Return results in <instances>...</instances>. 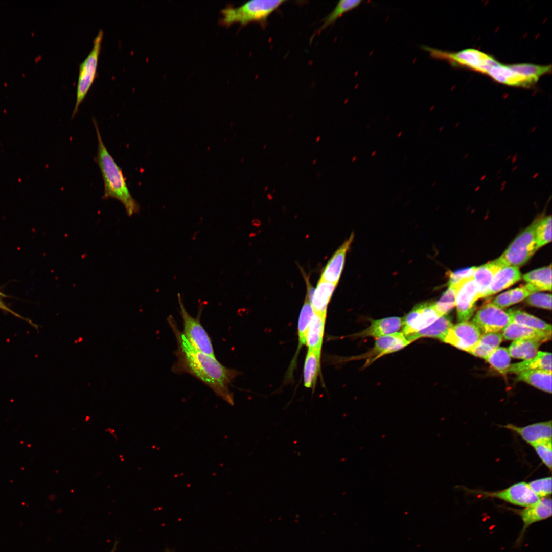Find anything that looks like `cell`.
<instances>
[{
  "mask_svg": "<svg viewBox=\"0 0 552 552\" xmlns=\"http://www.w3.org/2000/svg\"><path fill=\"white\" fill-rule=\"evenodd\" d=\"M167 321L175 337L176 361L172 371L176 374H189L210 387L218 397L234 405V397L229 385L238 372L220 363L216 357L207 355L194 347L179 329L174 318L170 315Z\"/></svg>",
  "mask_w": 552,
  "mask_h": 552,
  "instance_id": "1",
  "label": "cell"
},
{
  "mask_svg": "<svg viewBox=\"0 0 552 552\" xmlns=\"http://www.w3.org/2000/svg\"><path fill=\"white\" fill-rule=\"evenodd\" d=\"M96 132L98 148L95 158L100 168L104 183L102 198H113L124 206L129 217L140 211V206L129 190L122 169L110 154L102 140L97 121L93 119Z\"/></svg>",
  "mask_w": 552,
  "mask_h": 552,
  "instance_id": "2",
  "label": "cell"
},
{
  "mask_svg": "<svg viewBox=\"0 0 552 552\" xmlns=\"http://www.w3.org/2000/svg\"><path fill=\"white\" fill-rule=\"evenodd\" d=\"M285 2L283 0H253L237 8H226L221 11V24L229 26L238 22L245 26L257 22L265 27L269 16Z\"/></svg>",
  "mask_w": 552,
  "mask_h": 552,
  "instance_id": "3",
  "label": "cell"
},
{
  "mask_svg": "<svg viewBox=\"0 0 552 552\" xmlns=\"http://www.w3.org/2000/svg\"><path fill=\"white\" fill-rule=\"evenodd\" d=\"M421 48L429 53L434 59L445 60L454 66H461L486 74L499 62L493 57L475 49H466L451 52L434 48L422 45Z\"/></svg>",
  "mask_w": 552,
  "mask_h": 552,
  "instance_id": "4",
  "label": "cell"
},
{
  "mask_svg": "<svg viewBox=\"0 0 552 552\" xmlns=\"http://www.w3.org/2000/svg\"><path fill=\"white\" fill-rule=\"evenodd\" d=\"M536 219L522 231L497 258L504 266L519 267L525 264L538 249L536 238Z\"/></svg>",
  "mask_w": 552,
  "mask_h": 552,
  "instance_id": "5",
  "label": "cell"
},
{
  "mask_svg": "<svg viewBox=\"0 0 552 552\" xmlns=\"http://www.w3.org/2000/svg\"><path fill=\"white\" fill-rule=\"evenodd\" d=\"M103 37V31L100 29L94 40L91 51L79 65L76 103L72 118L78 112L80 104L85 98L96 78Z\"/></svg>",
  "mask_w": 552,
  "mask_h": 552,
  "instance_id": "6",
  "label": "cell"
},
{
  "mask_svg": "<svg viewBox=\"0 0 552 552\" xmlns=\"http://www.w3.org/2000/svg\"><path fill=\"white\" fill-rule=\"evenodd\" d=\"M177 296L180 314L183 321V331L181 332L184 336L198 350L216 357L211 338L200 321L203 307H200L197 317H194L186 309L180 294L178 293Z\"/></svg>",
  "mask_w": 552,
  "mask_h": 552,
  "instance_id": "7",
  "label": "cell"
},
{
  "mask_svg": "<svg viewBox=\"0 0 552 552\" xmlns=\"http://www.w3.org/2000/svg\"><path fill=\"white\" fill-rule=\"evenodd\" d=\"M511 322L508 311L498 308L492 303L486 304L480 308L472 320V323L483 334L503 331Z\"/></svg>",
  "mask_w": 552,
  "mask_h": 552,
  "instance_id": "8",
  "label": "cell"
},
{
  "mask_svg": "<svg viewBox=\"0 0 552 552\" xmlns=\"http://www.w3.org/2000/svg\"><path fill=\"white\" fill-rule=\"evenodd\" d=\"M441 316L434 303L417 304L402 318V333L407 337L426 328Z\"/></svg>",
  "mask_w": 552,
  "mask_h": 552,
  "instance_id": "9",
  "label": "cell"
},
{
  "mask_svg": "<svg viewBox=\"0 0 552 552\" xmlns=\"http://www.w3.org/2000/svg\"><path fill=\"white\" fill-rule=\"evenodd\" d=\"M456 288V307L459 322L468 321L473 315L478 300V289L473 276L459 280Z\"/></svg>",
  "mask_w": 552,
  "mask_h": 552,
  "instance_id": "10",
  "label": "cell"
},
{
  "mask_svg": "<svg viewBox=\"0 0 552 552\" xmlns=\"http://www.w3.org/2000/svg\"><path fill=\"white\" fill-rule=\"evenodd\" d=\"M481 335L480 330L472 322L461 321L452 325L441 341L469 353Z\"/></svg>",
  "mask_w": 552,
  "mask_h": 552,
  "instance_id": "11",
  "label": "cell"
},
{
  "mask_svg": "<svg viewBox=\"0 0 552 552\" xmlns=\"http://www.w3.org/2000/svg\"><path fill=\"white\" fill-rule=\"evenodd\" d=\"M411 343L401 332H395L378 337L373 348L360 358L366 359L364 367L382 356L398 351Z\"/></svg>",
  "mask_w": 552,
  "mask_h": 552,
  "instance_id": "12",
  "label": "cell"
},
{
  "mask_svg": "<svg viewBox=\"0 0 552 552\" xmlns=\"http://www.w3.org/2000/svg\"><path fill=\"white\" fill-rule=\"evenodd\" d=\"M485 495L498 498L511 504L527 507L536 503L540 498L525 482L515 484L509 488L495 492L486 493Z\"/></svg>",
  "mask_w": 552,
  "mask_h": 552,
  "instance_id": "13",
  "label": "cell"
},
{
  "mask_svg": "<svg viewBox=\"0 0 552 552\" xmlns=\"http://www.w3.org/2000/svg\"><path fill=\"white\" fill-rule=\"evenodd\" d=\"M354 239L352 233L328 261L320 279L337 285L342 274L347 253Z\"/></svg>",
  "mask_w": 552,
  "mask_h": 552,
  "instance_id": "14",
  "label": "cell"
},
{
  "mask_svg": "<svg viewBox=\"0 0 552 552\" xmlns=\"http://www.w3.org/2000/svg\"><path fill=\"white\" fill-rule=\"evenodd\" d=\"M494 81L508 86L528 87L537 82L513 70L510 65L498 62L487 73Z\"/></svg>",
  "mask_w": 552,
  "mask_h": 552,
  "instance_id": "15",
  "label": "cell"
},
{
  "mask_svg": "<svg viewBox=\"0 0 552 552\" xmlns=\"http://www.w3.org/2000/svg\"><path fill=\"white\" fill-rule=\"evenodd\" d=\"M502 337L506 340L528 339L540 343L551 339V332L537 330L527 326L511 322L503 330Z\"/></svg>",
  "mask_w": 552,
  "mask_h": 552,
  "instance_id": "16",
  "label": "cell"
},
{
  "mask_svg": "<svg viewBox=\"0 0 552 552\" xmlns=\"http://www.w3.org/2000/svg\"><path fill=\"white\" fill-rule=\"evenodd\" d=\"M523 523L520 537L532 524L545 520L551 516V499L548 497L540 499L536 503L519 512Z\"/></svg>",
  "mask_w": 552,
  "mask_h": 552,
  "instance_id": "17",
  "label": "cell"
},
{
  "mask_svg": "<svg viewBox=\"0 0 552 552\" xmlns=\"http://www.w3.org/2000/svg\"><path fill=\"white\" fill-rule=\"evenodd\" d=\"M520 435L531 445L546 439H551V421L539 422L524 427L509 424L503 426Z\"/></svg>",
  "mask_w": 552,
  "mask_h": 552,
  "instance_id": "18",
  "label": "cell"
},
{
  "mask_svg": "<svg viewBox=\"0 0 552 552\" xmlns=\"http://www.w3.org/2000/svg\"><path fill=\"white\" fill-rule=\"evenodd\" d=\"M402 318L394 316L371 320L370 325L357 333L359 337H379L396 332L402 327Z\"/></svg>",
  "mask_w": 552,
  "mask_h": 552,
  "instance_id": "19",
  "label": "cell"
},
{
  "mask_svg": "<svg viewBox=\"0 0 552 552\" xmlns=\"http://www.w3.org/2000/svg\"><path fill=\"white\" fill-rule=\"evenodd\" d=\"M521 279L519 268L505 266L499 270L494 275L484 298L496 294L513 285Z\"/></svg>",
  "mask_w": 552,
  "mask_h": 552,
  "instance_id": "20",
  "label": "cell"
},
{
  "mask_svg": "<svg viewBox=\"0 0 552 552\" xmlns=\"http://www.w3.org/2000/svg\"><path fill=\"white\" fill-rule=\"evenodd\" d=\"M504 266L496 259L479 267H477L473 279L478 289V299L484 298L495 274Z\"/></svg>",
  "mask_w": 552,
  "mask_h": 552,
  "instance_id": "21",
  "label": "cell"
},
{
  "mask_svg": "<svg viewBox=\"0 0 552 552\" xmlns=\"http://www.w3.org/2000/svg\"><path fill=\"white\" fill-rule=\"evenodd\" d=\"M336 286L335 284L319 279L309 298L315 312L323 315L327 314L328 305Z\"/></svg>",
  "mask_w": 552,
  "mask_h": 552,
  "instance_id": "22",
  "label": "cell"
},
{
  "mask_svg": "<svg viewBox=\"0 0 552 552\" xmlns=\"http://www.w3.org/2000/svg\"><path fill=\"white\" fill-rule=\"evenodd\" d=\"M326 318V315L314 312L306 334V343L308 350L321 353Z\"/></svg>",
  "mask_w": 552,
  "mask_h": 552,
  "instance_id": "23",
  "label": "cell"
},
{
  "mask_svg": "<svg viewBox=\"0 0 552 552\" xmlns=\"http://www.w3.org/2000/svg\"><path fill=\"white\" fill-rule=\"evenodd\" d=\"M551 371V354L538 351L534 357L516 363L510 364L508 373L518 374L521 372L532 370Z\"/></svg>",
  "mask_w": 552,
  "mask_h": 552,
  "instance_id": "24",
  "label": "cell"
},
{
  "mask_svg": "<svg viewBox=\"0 0 552 552\" xmlns=\"http://www.w3.org/2000/svg\"><path fill=\"white\" fill-rule=\"evenodd\" d=\"M534 293L551 290V265L531 271L523 276Z\"/></svg>",
  "mask_w": 552,
  "mask_h": 552,
  "instance_id": "25",
  "label": "cell"
},
{
  "mask_svg": "<svg viewBox=\"0 0 552 552\" xmlns=\"http://www.w3.org/2000/svg\"><path fill=\"white\" fill-rule=\"evenodd\" d=\"M452 325L449 317L446 315H443L426 328L406 338L411 342L422 337L435 338L442 340Z\"/></svg>",
  "mask_w": 552,
  "mask_h": 552,
  "instance_id": "26",
  "label": "cell"
},
{
  "mask_svg": "<svg viewBox=\"0 0 552 552\" xmlns=\"http://www.w3.org/2000/svg\"><path fill=\"white\" fill-rule=\"evenodd\" d=\"M517 379L525 382L540 390L551 393V371L532 370L521 372Z\"/></svg>",
  "mask_w": 552,
  "mask_h": 552,
  "instance_id": "27",
  "label": "cell"
},
{
  "mask_svg": "<svg viewBox=\"0 0 552 552\" xmlns=\"http://www.w3.org/2000/svg\"><path fill=\"white\" fill-rule=\"evenodd\" d=\"M502 338V334L499 332L484 333L469 353L485 359L499 347Z\"/></svg>",
  "mask_w": 552,
  "mask_h": 552,
  "instance_id": "28",
  "label": "cell"
},
{
  "mask_svg": "<svg viewBox=\"0 0 552 552\" xmlns=\"http://www.w3.org/2000/svg\"><path fill=\"white\" fill-rule=\"evenodd\" d=\"M541 343L533 340L518 339L513 341L508 350L510 357L525 360L536 355Z\"/></svg>",
  "mask_w": 552,
  "mask_h": 552,
  "instance_id": "29",
  "label": "cell"
},
{
  "mask_svg": "<svg viewBox=\"0 0 552 552\" xmlns=\"http://www.w3.org/2000/svg\"><path fill=\"white\" fill-rule=\"evenodd\" d=\"M320 353L308 350L304 366V385L311 388L314 385L320 368Z\"/></svg>",
  "mask_w": 552,
  "mask_h": 552,
  "instance_id": "30",
  "label": "cell"
},
{
  "mask_svg": "<svg viewBox=\"0 0 552 552\" xmlns=\"http://www.w3.org/2000/svg\"><path fill=\"white\" fill-rule=\"evenodd\" d=\"M511 321L546 332H551L550 324L521 310H509Z\"/></svg>",
  "mask_w": 552,
  "mask_h": 552,
  "instance_id": "31",
  "label": "cell"
},
{
  "mask_svg": "<svg viewBox=\"0 0 552 552\" xmlns=\"http://www.w3.org/2000/svg\"><path fill=\"white\" fill-rule=\"evenodd\" d=\"M361 0H341L338 2L333 11L324 19V22L317 33L333 24L342 15L358 7L362 3Z\"/></svg>",
  "mask_w": 552,
  "mask_h": 552,
  "instance_id": "32",
  "label": "cell"
},
{
  "mask_svg": "<svg viewBox=\"0 0 552 552\" xmlns=\"http://www.w3.org/2000/svg\"><path fill=\"white\" fill-rule=\"evenodd\" d=\"M313 309L306 294L305 302L301 310L298 322V346L297 352L306 343V334L309 323L314 314Z\"/></svg>",
  "mask_w": 552,
  "mask_h": 552,
  "instance_id": "33",
  "label": "cell"
},
{
  "mask_svg": "<svg viewBox=\"0 0 552 552\" xmlns=\"http://www.w3.org/2000/svg\"><path fill=\"white\" fill-rule=\"evenodd\" d=\"M485 360L501 374L505 375L508 373L511 357L507 348H497Z\"/></svg>",
  "mask_w": 552,
  "mask_h": 552,
  "instance_id": "34",
  "label": "cell"
},
{
  "mask_svg": "<svg viewBox=\"0 0 552 552\" xmlns=\"http://www.w3.org/2000/svg\"><path fill=\"white\" fill-rule=\"evenodd\" d=\"M510 65L515 71L536 82L542 76L550 73L551 70L550 65H540L532 63H518Z\"/></svg>",
  "mask_w": 552,
  "mask_h": 552,
  "instance_id": "35",
  "label": "cell"
},
{
  "mask_svg": "<svg viewBox=\"0 0 552 552\" xmlns=\"http://www.w3.org/2000/svg\"><path fill=\"white\" fill-rule=\"evenodd\" d=\"M536 238L538 249L551 242V215L539 219L536 228Z\"/></svg>",
  "mask_w": 552,
  "mask_h": 552,
  "instance_id": "36",
  "label": "cell"
},
{
  "mask_svg": "<svg viewBox=\"0 0 552 552\" xmlns=\"http://www.w3.org/2000/svg\"><path fill=\"white\" fill-rule=\"evenodd\" d=\"M435 308L442 316L446 315L450 310L456 306V288L453 286H449L440 300L434 303Z\"/></svg>",
  "mask_w": 552,
  "mask_h": 552,
  "instance_id": "37",
  "label": "cell"
},
{
  "mask_svg": "<svg viewBox=\"0 0 552 552\" xmlns=\"http://www.w3.org/2000/svg\"><path fill=\"white\" fill-rule=\"evenodd\" d=\"M532 446L544 464L551 470L552 466L551 439L543 440L532 444Z\"/></svg>",
  "mask_w": 552,
  "mask_h": 552,
  "instance_id": "38",
  "label": "cell"
},
{
  "mask_svg": "<svg viewBox=\"0 0 552 552\" xmlns=\"http://www.w3.org/2000/svg\"><path fill=\"white\" fill-rule=\"evenodd\" d=\"M528 484L539 498L546 497L551 494V477L536 479Z\"/></svg>",
  "mask_w": 552,
  "mask_h": 552,
  "instance_id": "39",
  "label": "cell"
},
{
  "mask_svg": "<svg viewBox=\"0 0 552 552\" xmlns=\"http://www.w3.org/2000/svg\"><path fill=\"white\" fill-rule=\"evenodd\" d=\"M526 303L532 306L551 310V295L550 294L536 292L527 298Z\"/></svg>",
  "mask_w": 552,
  "mask_h": 552,
  "instance_id": "40",
  "label": "cell"
},
{
  "mask_svg": "<svg viewBox=\"0 0 552 552\" xmlns=\"http://www.w3.org/2000/svg\"><path fill=\"white\" fill-rule=\"evenodd\" d=\"M476 267H472L470 268H466L463 270L449 273V279L448 282L449 286L455 284L462 279L470 278L473 276V274L476 269Z\"/></svg>",
  "mask_w": 552,
  "mask_h": 552,
  "instance_id": "41",
  "label": "cell"
},
{
  "mask_svg": "<svg viewBox=\"0 0 552 552\" xmlns=\"http://www.w3.org/2000/svg\"><path fill=\"white\" fill-rule=\"evenodd\" d=\"M511 304L518 303L526 298L532 294L531 292L525 285L510 290Z\"/></svg>",
  "mask_w": 552,
  "mask_h": 552,
  "instance_id": "42",
  "label": "cell"
},
{
  "mask_svg": "<svg viewBox=\"0 0 552 552\" xmlns=\"http://www.w3.org/2000/svg\"><path fill=\"white\" fill-rule=\"evenodd\" d=\"M492 303L501 309L512 305L510 290L496 296L493 300Z\"/></svg>",
  "mask_w": 552,
  "mask_h": 552,
  "instance_id": "43",
  "label": "cell"
},
{
  "mask_svg": "<svg viewBox=\"0 0 552 552\" xmlns=\"http://www.w3.org/2000/svg\"><path fill=\"white\" fill-rule=\"evenodd\" d=\"M2 296H5V295H4L3 294H2V293H1L0 292V309L2 310L3 311H6V312H8L9 313H11L13 315L15 316V317H18L19 318L25 320V321L28 322L30 324H31V325L33 326H34L35 327H37V326L36 325H35L34 323H32V322L30 319L24 318V317L21 316L20 314H19L17 313L16 312H14L12 309H11L9 307H8L5 304V303L3 302L2 298H1Z\"/></svg>",
  "mask_w": 552,
  "mask_h": 552,
  "instance_id": "44",
  "label": "cell"
},
{
  "mask_svg": "<svg viewBox=\"0 0 552 552\" xmlns=\"http://www.w3.org/2000/svg\"><path fill=\"white\" fill-rule=\"evenodd\" d=\"M517 154H516L514 155L512 157V159H511V162L513 164H514L517 161Z\"/></svg>",
  "mask_w": 552,
  "mask_h": 552,
  "instance_id": "45",
  "label": "cell"
},
{
  "mask_svg": "<svg viewBox=\"0 0 552 552\" xmlns=\"http://www.w3.org/2000/svg\"><path fill=\"white\" fill-rule=\"evenodd\" d=\"M538 175H539V173L537 172V173H536L535 174H534V175L533 176V178L535 179L536 178H537L538 176Z\"/></svg>",
  "mask_w": 552,
  "mask_h": 552,
  "instance_id": "46",
  "label": "cell"
},
{
  "mask_svg": "<svg viewBox=\"0 0 552 552\" xmlns=\"http://www.w3.org/2000/svg\"><path fill=\"white\" fill-rule=\"evenodd\" d=\"M506 184H507V181H506V180H504V181H503V182H502V183H501V187H503V186H505V185H506Z\"/></svg>",
  "mask_w": 552,
  "mask_h": 552,
  "instance_id": "47",
  "label": "cell"
},
{
  "mask_svg": "<svg viewBox=\"0 0 552 552\" xmlns=\"http://www.w3.org/2000/svg\"><path fill=\"white\" fill-rule=\"evenodd\" d=\"M480 186H478L474 189V191H476V192L478 191L480 189Z\"/></svg>",
  "mask_w": 552,
  "mask_h": 552,
  "instance_id": "48",
  "label": "cell"
},
{
  "mask_svg": "<svg viewBox=\"0 0 552 552\" xmlns=\"http://www.w3.org/2000/svg\"><path fill=\"white\" fill-rule=\"evenodd\" d=\"M486 175H484L483 176H482L481 177V178H480V180L481 181H482V180H484V179H485L486 178Z\"/></svg>",
  "mask_w": 552,
  "mask_h": 552,
  "instance_id": "49",
  "label": "cell"
},
{
  "mask_svg": "<svg viewBox=\"0 0 552 552\" xmlns=\"http://www.w3.org/2000/svg\"><path fill=\"white\" fill-rule=\"evenodd\" d=\"M517 166H514V167H513L512 168V169H511V170H512V171H515V170H516L517 169Z\"/></svg>",
  "mask_w": 552,
  "mask_h": 552,
  "instance_id": "50",
  "label": "cell"
},
{
  "mask_svg": "<svg viewBox=\"0 0 552 552\" xmlns=\"http://www.w3.org/2000/svg\"><path fill=\"white\" fill-rule=\"evenodd\" d=\"M536 129H537V127H536V126H535V127H533V128H532V129H531V132H533L535 131V130H536Z\"/></svg>",
  "mask_w": 552,
  "mask_h": 552,
  "instance_id": "51",
  "label": "cell"
},
{
  "mask_svg": "<svg viewBox=\"0 0 552 552\" xmlns=\"http://www.w3.org/2000/svg\"><path fill=\"white\" fill-rule=\"evenodd\" d=\"M505 187V186L501 187V188L500 189V191H502L504 190Z\"/></svg>",
  "mask_w": 552,
  "mask_h": 552,
  "instance_id": "52",
  "label": "cell"
},
{
  "mask_svg": "<svg viewBox=\"0 0 552 552\" xmlns=\"http://www.w3.org/2000/svg\"><path fill=\"white\" fill-rule=\"evenodd\" d=\"M402 134V132H400V133H399V134H398V135H397V137H400V136H401Z\"/></svg>",
  "mask_w": 552,
  "mask_h": 552,
  "instance_id": "53",
  "label": "cell"
},
{
  "mask_svg": "<svg viewBox=\"0 0 552 552\" xmlns=\"http://www.w3.org/2000/svg\"><path fill=\"white\" fill-rule=\"evenodd\" d=\"M376 151H374V152H373V153H372V156H374L375 155V154H376Z\"/></svg>",
  "mask_w": 552,
  "mask_h": 552,
  "instance_id": "54",
  "label": "cell"
},
{
  "mask_svg": "<svg viewBox=\"0 0 552 552\" xmlns=\"http://www.w3.org/2000/svg\"><path fill=\"white\" fill-rule=\"evenodd\" d=\"M443 128H444V127H443V126L441 127L440 129H439V131L440 132L442 131L443 130Z\"/></svg>",
  "mask_w": 552,
  "mask_h": 552,
  "instance_id": "55",
  "label": "cell"
},
{
  "mask_svg": "<svg viewBox=\"0 0 552 552\" xmlns=\"http://www.w3.org/2000/svg\"><path fill=\"white\" fill-rule=\"evenodd\" d=\"M511 158V155H510L507 157V160H509Z\"/></svg>",
  "mask_w": 552,
  "mask_h": 552,
  "instance_id": "56",
  "label": "cell"
},
{
  "mask_svg": "<svg viewBox=\"0 0 552 552\" xmlns=\"http://www.w3.org/2000/svg\"><path fill=\"white\" fill-rule=\"evenodd\" d=\"M468 154H465L464 157V158L466 159V158L468 157Z\"/></svg>",
  "mask_w": 552,
  "mask_h": 552,
  "instance_id": "57",
  "label": "cell"
},
{
  "mask_svg": "<svg viewBox=\"0 0 552 552\" xmlns=\"http://www.w3.org/2000/svg\"><path fill=\"white\" fill-rule=\"evenodd\" d=\"M356 156H354L353 157V159L352 160V161L354 162L356 160Z\"/></svg>",
  "mask_w": 552,
  "mask_h": 552,
  "instance_id": "58",
  "label": "cell"
},
{
  "mask_svg": "<svg viewBox=\"0 0 552 552\" xmlns=\"http://www.w3.org/2000/svg\"><path fill=\"white\" fill-rule=\"evenodd\" d=\"M459 123L458 122V123H457V124H456L455 125V128L457 127V126H458L459 125Z\"/></svg>",
  "mask_w": 552,
  "mask_h": 552,
  "instance_id": "59",
  "label": "cell"
},
{
  "mask_svg": "<svg viewBox=\"0 0 552 552\" xmlns=\"http://www.w3.org/2000/svg\"><path fill=\"white\" fill-rule=\"evenodd\" d=\"M435 183H436V182H434V183H432V186H435Z\"/></svg>",
  "mask_w": 552,
  "mask_h": 552,
  "instance_id": "60",
  "label": "cell"
},
{
  "mask_svg": "<svg viewBox=\"0 0 552 552\" xmlns=\"http://www.w3.org/2000/svg\"><path fill=\"white\" fill-rule=\"evenodd\" d=\"M501 171V170H500L499 171H498V173H497V174H499V173H500Z\"/></svg>",
  "mask_w": 552,
  "mask_h": 552,
  "instance_id": "61",
  "label": "cell"
}]
</instances>
